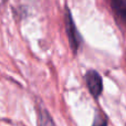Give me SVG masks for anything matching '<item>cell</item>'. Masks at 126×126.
I'll return each mask as SVG.
<instances>
[{
	"mask_svg": "<svg viewBox=\"0 0 126 126\" xmlns=\"http://www.w3.org/2000/svg\"><path fill=\"white\" fill-rule=\"evenodd\" d=\"M86 84L91 94L94 97H98L103 90V82L101 75L96 71H89L86 74Z\"/></svg>",
	"mask_w": 126,
	"mask_h": 126,
	"instance_id": "1",
	"label": "cell"
},
{
	"mask_svg": "<svg viewBox=\"0 0 126 126\" xmlns=\"http://www.w3.org/2000/svg\"><path fill=\"white\" fill-rule=\"evenodd\" d=\"M66 31H67V35H69V40L72 48L74 50H76L79 48V44H80V39H79V33L75 29V24H74L70 13H67L66 16Z\"/></svg>",
	"mask_w": 126,
	"mask_h": 126,
	"instance_id": "2",
	"label": "cell"
},
{
	"mask_svg": "<svg viewBox=\"0 0 126 126\" xmlns=\"http://www.w3.org/2000/svg\"><path fill=\"white\" fill-rule=\"evenodd\" d=\"M111 6L122 21L126 23V0H111Z\"/></svg>",
	"mask_w": 126,
	"mask_h": 126,
	"instance_id": "3",
	"label": "cell"
}]
</instances>
